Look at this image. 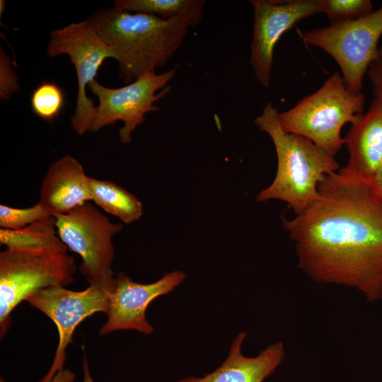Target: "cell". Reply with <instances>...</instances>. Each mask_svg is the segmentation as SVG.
<instances>
[{
    "label": "cell",
    "mask_w": 382,
    "mask_h": 382,
    "mask_svg": "<svg viewBox=\"0 0 382 382\" xmlns=\"http://www.w3.org/2000/svg\"><path fill=\"white\" fill-rule=\"evenodd\" d=\"M315 201L283 228L299 269L313 281L382 300V196L371 181L344 168L325 175Z\"/></svg>",
    "instance_id": "obj_1"
},
{
    "label": "cell",
    "mask_w": 382,
    "mask_h": 382,
    "mask_svg": "<svg viewBox=\"0 0 382 382\" xmlns=\"http://www.w3.org/2000/svg\"><path fill=\"white\" fill-rule=\"evenodd\" d=\"M117 55L120 76L129 83L166 65L181 46L188 25L178 19L102 8L88 18Z\"/></svg>",
    "instance_id": "obj_2"
},
{
    "label": "cell",
    "mask_w": 382,
    "mask_h": 382,
    "mask_svg": "<svg viewBox=\"0 0 382 382\" xmlns=\"http://www.w3.org/2000/svg\"><path fill=\"white\" fill-rule=\"evenodd\" d=\"M254 123L271 138L277 158L272 183L256 197L258 202L282 201L299 214L318 197L323 178L340 168L335 159L310 139L288 133L281 127L279 111L271 103L264 108Z\"/></svg>",
    "instance_id": "obj_3"
},
{
    "label": "cell",
    "mask_w": 382,
    "mask_h": 382,
    "mask_svg": "<svg viewBox=\"0 0 382 382\" xmlns=\"http://www.w3.org/2000/svg\"><path fill=\"white\" fill-rule=\"evenodd\" d=\"M364 103V93L350 92L342 75L335 72L316 92L279 112V121L285 132L310 139L335 158L345 143L343 126L359 120Z\"/></svg>",
    "instance_id": "obj_4"
},
{
    "label": "cell",
    "mask_w": 382,
    "mask_h": 382,
    "mask_svg": "<svg viewBox=\"0 0 382 382\" xmlns=\"http://www.w3.org/2000/svg\"><path fill=\"white\" fill-rule=\"evenodd\" d=\"M76 271L66 250L6 248L0 253V335L8 330L12 311L34 292L71 284Z\"/></svg>",
    "instance_id": "obj_5"
},
{
    "label": "cell",
    "mask_w": 382,
    "mask_h": 382,
    "mask_svg": "<svg viewBox=\"0 0 382 382\" xmlns=\"http://www.w3.org/2000/svg\"><path fill=\"white\" fill-rule=\"evenodd\" d=\"M296 33L305 45L318 47L334 59L350 92L362 93L364 76L382 36V6L356 19L320 28H296Z\"/></svg>",
    "instance_id": "obj_6"
},
{
    "label": "cell",
    "mask_w": 382,
    "mask_h": 382,
    "mask_svg": "<svg viewBox=\"0 0 382 382\" xmlns=\"http://www.w3.org/2000/svg\"><path fill=\"white\" fill-rule=\"evenodd\" d=\"M54 216L61 241L81 258V274L90 284L110 294L116 277L112 270V238L122 231V225L112 222L90 202Z\"/></svg>",
    "instance_id": "obj_7"
},
{
    "label": "cell",
    "mask_w": 382,
    "mask_h": 382,
    "mask_svg": "<svg viewBox=\"0 0 382 382\" xmlns=\"http://www.w3.org/2000/svg\"><path fill=\"white\" fill-rule=\"evenodd\" d=\"M47 53L50 57L62 54L69 57L78 83L76 108L71 116V125L79 135L91 132L96 105L87 96L86 88L96 79L103 62L108 58L117 60V54L100 37L89 18L52 31Z\"/></svg>",
    "instance_id": "obj_8"
},
{
    "label": "cell",
    "mask_w": 382,
    "mask_h": 382,
    "mask_svg": "<svg viewBox=\"0 0 382 382\" xmlns=\"http://www.w3.org/2000/svg\"><path fill=\"white\" fill-rule=\"evenodd\" d=\"M175 72L176 68L162 74L147 72L120 88L104 86L96 79L90 82L88 88L98 99L91 132L122 121L119 139L122 143L129 144L132 134L145 121V115L158 111L155 103L168 93V83Z\"/></svg>",
    "instance_id": "obj_9"
},
{
    "label": "cell",
    "mask_w": 382,
    "mask_h": 382,
    "mask_svg": "<svg viewBox=\"0 0 382 382\" xmlns=\"http://www.w3.org/2000/svg\"><path fill=\"white\" fill-rule=\"evenodd\" d=\"M25 301L50 318L58 330L59 343L52 364L40 381L51 382L57 373L64 369L66 347L72 342L76 327L96 313L107 314L109 294L92 284L80 291L55 286L34 292Z\"/></svg>",
    "instance_id": "obj_10"
},
{
    "label": "cell",
    "mask_w": 382,
    "mask_h": 382,
    "mask_svg": "<svg viewBox=\"0 0 382 382\" xmlns=\"http://www.w3.org/2000/svg\"><path fill=\"white\" fill-rule=\"evenodd\" d=\"M253 9L250 65L257 81L270 85L275 46L283 34L298 22L322 13L320 0L277 1L251 0Z\"/></svg>",
    "instance_id": "obj_11"
},
{
    "label": "cell",
    "mask_w": 382,
    "mask_h": 382,
    "mask_svg": "<svg viewBox=\"0 0 382 382\" xmlns=\"http://www.w3.org/2000/svg\"><path fill=\"white\" fill-rule=\"evenodd\" d=\"M185 277L184 272L176 270L164 274L153 283L141 284L122 272L118 273L109 294L108 319L99 334L105 335L126 330L151 334L154 327L146 318L147 307L157 297L172 291Z\"/></svg>",
    "instance_id": "obj_12"
},
{
    "label": "cell",
    "mask_w": 382,
    "mask_h": 382,
    "mask_svg": "<svg viewBox=\"0 0 382 382\" xmlns=\"http://www.w3.org/2000/svg\"><path fill=\"white\" fill-rule=\"evenodd\" d=\"M89 178L76 158L65 155L49 166L39 202L54 216L66 214L91 201Z\"/></svg>",
    "instance_id": "obj_13"
},
{
    "label": "cell",
    "mask_w": 382,
    "mask_h": 382,
    "mask_svg": "<svg viewBox=\"0 0 382 382\" xmlns=\"http://www.w3.org/2000/svg\"><path fill=\"white\" fill-rule=\"evenodd\" d=\"M344 138L349 156L343 168L372 182L382 166V97H374Z\"/></svg>",
    "instance_id": "obj_14"
},
{
    "label": "cell",
    "mask_w": 382,
    "mask_h": 382,
    "mask_svg": "<svg viewBox=\"0 0 382 382\" xmlns=\"http://www.w3.org/2000/svg\"><path fill=\"white\" fill-rule=\"evenodd\" d=\"M246 336L245 332L238 334L227 357L216 370L202 377L188 376L178 382H262L283 362L284 346L282 342H275L255 357H246L241 352Z\"/></svg>",
    "instance_id": "obj_15"
},
{
    "label": "cell",
    "mask_w": 382,
    "mask_h": 382,
    "mask_svg": "<svg viewBox=\"0 0 382 382\" xmlns=\"http://www.w3.org/2000/svg\"><path fill=\"white\" fill-rule=\"evenodd\" d=\"M205 4L204 0H117L114 7L120 11L180 20L190 28L202 22Z\"/></svg>",
    "instance_id": "obj_16"
},
{
    "label": "cell",
    "mask_w": 382,
    "mask_h": 382,
    "mask_svg": "<svg viewBox=\"0 0 382 382\" xmlns=\"http://www.w3.org/2000/svg\"><path fill=\"white\" fill-rule=\"evenodd\" d=\"M91 201L104 212L129 224L140 219L143 204L133 194L109 181L89 178Z\"/></svg>",
    "instance_id": "obj_17"
},
{
    "label": "cell",
    "mask_w": 382,
    "mask_h": 382,
    "mask_svg": "<svg viewBox=\"0 0 382 382\" xmlns=\"http://www.w3.org/2000/svg\"><path fill=\"white\" fill-rule=\"evenodd\" d=\"M0 243L9 248L67 250L57 233L54 216H46L18 230L0 228Z\"/></svg>",
    "instance_id": "obj_18"
},
{
    "label": "cell",
    "mask_w": 382,
    "mask_h": 382,
    "mask_svg": "<svg viewBox=\"0 0 382 382\" xmlns=\"http://www.w3.org/2000/svg\"><path fill=\"white\" fill-rule=\"evenodd\" d=\"M66 104L63 90L54 82L44 81L32 92L30 107L33 112L47 122L54 121Z\"/></svg>",
    "instance_id": "obj_19"
},
{
    "label": "cell",
    "mask_w": 382,
    "mask_h": 382,
    "mask_svg": "<svg viewBox=\"0 0 382 382\" xmlns=\"http://www.w3.org/2000/svg\"><path fill=\"white\" fill-rule=\"evenodd\" d=\"M320 6L330 23L356 19L374 11L369 0H320Z\"/></svg>",
    "instance_id": "obj_20"
},
{
    "label": "cell",
    "mask_w": 382,
    "mask_h": 382,
    "mask_svg": "<svg viewBox=\"0 0 382 382\" xmlns=\"http://www.w3.org/2000/svg\"><path fill=\"white\" fill-rule=\"evenodd\" d=\"M48 216L54 215L39 202L33 206L25 208L1 204L0 227L4 229L18 230Z\"/></svg>",
    "instance_id": "obj_21"
},
{
    "label": "cell",
    "mask_w": 382,
    "mask_h": 382,
    "mask_svg": "<svg viewBox=\"0 0 382 382\" xmlns=\"http://www.w3.org/2000/svg\"><path fill=\"white\" fill-rule=\"evenodd\" d=\"M21 88L18 76L11 67V60L2 47L0 52V96L9 100L11 96Z\"/></svg>",
    "instance_id": "obj_22"
},
{
    "label": "cell",
    "mask_w": 382,
    "mask_h": 382,
    "mask_svg": "<svg viewBox=\"0 0 382 382\" xmlns=\"http://www.w3.org/2000/svg\"><path fill=\"white\" fill-rule=\"evenodd\" d=\"M366 75L372 86L374 97H382V46L369 67Z\"/></svg>",
    "instance_id": "obj_23"
},
{
    "label": "cell",
    "mask_w": 382,
    "mask_h": 382,
    "mask_svg": "<svg viewBox=\"0 0 382 382\" xmlns=\"http://www.w3.org/2000/svg\"><path fill=\"white\" fill-rule=\"evenodd\" d=\"M75 375L69 369H62L57 373L51 382H74Z\"/></svg>",
    "instance_id": "obj_24"
},
{
    "label": "cell",
    "mask_w": 382,
    "mask_h": 382,
    "mask_svg": "<svg viewBox=\"0 0 382 382\" xmlns=\"http://www.w3.org/2000/svg\"><path fill=\"white\" fill-rule=\"evenodd\" d=\"M83 382H94L90 373L88 364L85 354L83 359Z\"/></svg>",
    "instance_id": "obj_25"
},
{
    "label": "cell",
    "mask_w": 382,
    "mask_h": 382,
    "mask_svg": "<svg viewBox=\"0 0 382 382\" xmlns=\"http://www.w3.org/2000/svg\"><path fill=\"white\" fill-rule=\"evenodd\" d=\"M372 183L378 192L381 194L382 196V166L378 170V171L376 173V175L374 176Z\"/></svg>",
    "instance_id": "obj_26"
},
{
    "label": "cell",
    "mask_w": 382,
    "mask_h": 382,
    "mask_svg": "<svg viewBox=\"0 0 382 382\" xmlns=\"http://www.w3.org/2000/svg\"><path fill=\"white\" fill-rule=\"evenodd\" d=\"M5 10V1L4 0L0 1V16H2V13H4Z\"/></svg>",
    "instance_id": "obj_27"
}]
</instances>
